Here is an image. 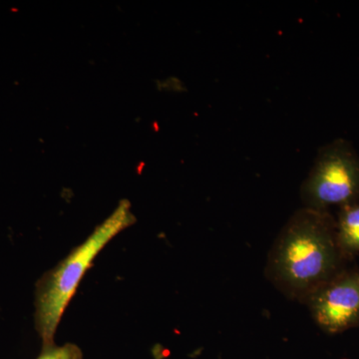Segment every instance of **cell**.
Returning <instances> with one entry per match:
<instances>
[{
	"mask_svg": "<svg viewBox=\"0 0 359 359\" xmlns=\"http://www.w3.org/2000/svg\"><path fill=\"white\" fill-rule=\"evenodd\" d=\"M330 212L302 207L283 226L271 248L266 273L290 299H306L346 269Z\"/></svg>",
	"mask_w": 359,
	"mask_h": 359,
	"instance_id": "cell-1",
	"label": "cell"
},
{
	"mask_svg": "<svg viewBox=\"0 0 359 359\" xmlns=\"http://www.w3.org/2000/svg\"><path fill=\"white\" fill-rule=\"evenodd\" d=\"M135 222L128 201H122L109 218L73 250L55 269L39 280L36 290L35 325L43 347L54 346V337L78 285L95 257L118 233Z\"/></svg>",
	"mask_w": 359,
	"mask_h": 359,
	"instance_id": "cell-2",
	"label": "cell"
},
{
	"mask_svg": "<svg viewBox=\"0 0 359 359\" xmlns=\"http://www.w3.org/2000/svg\"><path fill=\"white\" fill-rule=\"evenodd\" d=\"M301 197L304 208L323 212L359 201V156L348 142L339 139L320 149Z\"/></svg>",
	"mask_w": 359,
	"mask_h": 359,
	"instance_id": "cell-3",
	"label": "cell"
},
{
	"mask_svg": "<svg viewBox=\"0 0 359 359\" xmlns=\"http://www.w3.org/2000/svg\"><path fill=\"white\" fill-rule=\"evenodd\" d=\"M304 304L316 325L330 334L359 325V269H344L316 290Z\"/></svg>",
	"mask_w": 359,
	"mask_h": 359,
	"instance_id": "cell-4",
	"label": "cell"
},
{
	"mask_svg": "<svg viewBox=\"0 0 359 359\" xmlns=\"http://www.w3.org/2000/svg\"><path fill=\"white\" fill-rule=\"evenodd\" d=\"M337 244L346 261L359 255V201L339 208L335 219Z\"/></svg>",
	"mask_w": 359,
	"mask_h": 359,
	"instance_id": "cell-5",
	"label": "cell"
},
{
	"mask_svg": "<svg viewBox=\"0 0 359 359\" xmlns=\"http://www.w3.org/2000/svg\"><path fill=\"white\" fill-rule=\"evenodd\" d=\"M36 359H83V353L76 344H66L62 346H46Z\"/></svg>",
	"mask_w": 359,
	"mask_h": 359,
	"instance_id": "cell-6",
	"label": "cell"
}]
</instances>
